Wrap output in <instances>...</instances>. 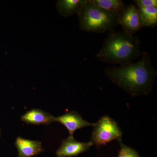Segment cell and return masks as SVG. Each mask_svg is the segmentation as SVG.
<instances>
[{
  "instance_id": "obj_1",
  "label": "cell",
  "mask_w": 157,
  "mask_h": 157,
  "mask_svg": "<svg viewBox=\"0 0 157 157\" xmlns=\"http://www.w3.org/2000/svg\"><path fill=\"white\" fill-rule=\"evenodd\" d=\"M104 73L113 84L133 97L148 95L152 90L157 75L146 52H144L136 63L107 68Z\"/></svg>"
},
{
  "instance_id": "obj_2",
  "label": "cell",
  "mask_w": 157,
  "mask_h": 157,
  "mask_svg": "<svg viewBox=\"0 0 157 157\" xmlns=\"http://www.w3.org/2000/svg\"><path fill=\"white\" fill-rule=\"evenodd\" d=\"M141 55L138 37L113 29L109 31L95 57L104 63L121 66L133 62Z\"/></svg>"
},
{
  "instance_id": "obj_3",
  "label": "cell",
  "mask_w": 157,
  "mask_h": 157,
  "mask_svg": "<svg viewBox=\"0 0 157 157\" xmlns=\"http://www.w3.org/2000/svg\"><path fill=\"white\" fill-rule=\"evenodd\" d=\"M78 15L80 29L87 33H103L119 25L117 14L101 9L89 0L83 5Z\"/></svg>"
},
{
  "instance_id": "obj_4",
  "label": "cell",
  "mask_w": 157,
  "mask_h": 157,
  "mask_svg": "<svg viewBox=\"0 0 157 157\" xmlns=\"http://www.w3.org/2000/svg\"><path fill=\"white\" fill-rule=\"evenodd\" d=\"M93 127L90 141L94 145L102 146L113 140H122L121 130L117 123L108 116L102 117Z\"/></svg>"
},
{
  "instance_id": "obj_5",
  "label": "cell",
  "mask_w": 157,
  "mask_h": 157,
  "mask_svg": "<svg viewBox=\"0 0 157 157\" xmlns=\"http://www.w3.org/2000/svg\"><path fill=\"white\" fill-rule=\"evenodd\" d=\"M119 25L122 27L124 33L134 35L142 28L139 19L138 8L135 4H130L118 14Z\"/></svg>"
},
{
  "instance_id": "obj_6",
  "label": "cell",
  "mask_w": 157,
  "mask_h": 157,
  "mask_svg": "<svg viewBox=\"0 0 157 157\" xmlns=\"http://www.w3.org/2000/svg\"><path fill=\"white\" fill-rule=\"evenodd\" d=\"M94 145L91 141L88 142L77 141L70 135L62 141L60 146L56 152L57 157H73L87 151Z\"/></svg>"
},
{
  "instance_id": "obj_7",
  "label": "cell",
  "mask_w": 157,
  "mask_h": 157,
  "mask_svg": "<svg viewBox=\"0 0 157 157\" xmlns=\"http://www.w3.org/2000/svg\"><path fill=\"white\" fill-rule=\"evenodd\" d=\"M54 122L59 123L63 125L71 136H73L74 132L78 129L85 127L93 126L94 124V123H91L85 120L81 115L76 111H69L60 116L54 117L53 122Z\"/></svg>"
},
{
  "instance_id": "obj_8",
  "label": "cell",
  "mask_w": 157,
  "mask_h": 157,
  "mask_svg": "<svg viewBox=\"0 0 157 157\" xmlns=\"http://www.w3.org/2000/svg\"><path fill=\"white\" fill-rule=\"evenodd\" d=\"M17 149V157H32L44 151L41 141L17 137L15 141Z\"/></svg>"
},
{
  "instance_id": "obj_9",
  "label": "cell",
  "mask_w": 157,
  "mask_h": 157,
  "mask_svg": "<svg viewBox=\"0 0 157 157\" xmlns=\"http://www.w3.org/2000/svg\"><path fill=\"white\" fill-rule=\"evenodd\" d=\"M54 117L48 112L35 108L26 112L21 116V120L29 124L48 125L53 122Z\"/></svg>"
},
{
  "instance_id": "obj_10",
  "label": "cell",
  "mask_w": 157,
  "mask_h": 157,
  "mask_svg": "<svg viewBox=\"0 0 157 157\" xmlns=\"http://www.w3.org/2000/svg\"><path fill=\"white\" fill-rule=\"evenodd\" d=\"M87 0H60L57 3V9L62 16L67 17L74 14H79Z\"/></svg>"
},
{
  "instance_id": "obj_11",
  "label": "cell",
  "mask_w": 157,
  "mask_h": 157,
  "mask_svg": "<svg viewBox=\"0 0 157 157\" xmlns=\"http://www.w3.org/2000/svg\"><path fill=\"white\" fill-rule=\"evenodd\" d=\"M142 27H155L157 25V8L137 6Z\"/></svg>"
},
{
  "instance_id": "obj_12",
  "label": "cell",
  "mask_w": 157,
  "mask_h": 157,
  "mask_svg": "<svg viewBox=\"0 0 157 157\" xmlns=\"http://www.w3.org/2000/svg\"><path fill=\"white\" fill-rule=\"evenodd\" d=\"M101 9L109 12L119 14L126 7L124 1L122 0H89Z\"/></svg>"
},
{
  "instance_id": "obj_13",
  "label": "cell",
  "mask_w": 157,
  "mask_h": 157,
  "mask_svg": "<svg viewBox=\"0 0 157 157\" xmlns=\"http://www.w3.org/2000/svg\"><path fill=\"white\" fill-rule=\"evenodd\" d=\"M119 142L120 144V149L117 157H140L134 149L124 144L122 140Z\"/></svg>"
},
{
  "instance_id": "obj_14",
  "label": "cell",
  "mask_w": 157,
  "mask_h": 157,
  "mask_svg": "<svg viewBox=\"0 0 157 157\" xmlns=\"http://www.w3.org/2000/svg\"><path fill=\"white\" fill-rule=\"evenodd\" d=\"M133 2L137 6L157 8V0H134Z\"/></svg>"
},
{
  "instance_id": "obj_15",
  "label": "cell",
  "mask_w": 157,
  "mask_h": 157,
  "mask_svg": "<svg viewBox=\"0 0 157 157\" xmlns=\"http://www.w3.org/2000/svg\"><path fill=\"white\" fill-rule=\"evenodd\" d=\"M1 129H0V137H1Z\"/></svg>"
}]
</instances>
